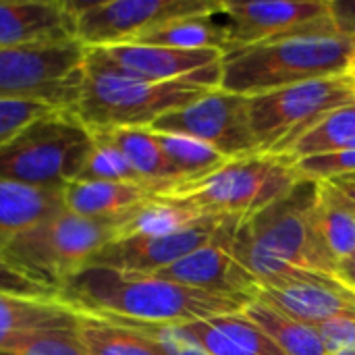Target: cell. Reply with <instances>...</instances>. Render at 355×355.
I'll list each match as a JSON object with an SVG mask.
<instances>
[{
	"label": "cell",
	"mask_w": 355,
	"mask_h": 355,
	"mask_svg": "<svg viewBox=\"0 0 355 355\" xmlns=\"http://www.w3.org/2000/svg\"><path fill=\"white\" fill-rule=\"evenodd\" d=\"M60 302L81 316L187 324L237 314L252 300L198 291L158 275L85 266L60 287Z\"/></svg>",
	"instance_id": "obj_1"
},
{
	"label": "cell",
	"mask_w": 355,
	"mask_h": 355,
	"mask_svg": "<svg viewBox=\"0 0 355 355\" xmlns=\"http://www.w3.org/2000/svg\"><path fill=\"white\" fill-rule=\"evenodd\" d=\"M220 64L193 77L156 83L129 77L87 50L77 96L69 110L92 133L150 127L162 114L220 87Z\"/></svg>",
	"instance_id": "obj_2"
},
{
	"label": "cell",
	"mask_w": 355,
	"mask_h": 355,
	"mask_svg": "<svg viewBox=\"0 0 355 355\" xmlns=\"http://www.w3.org/2000/svg\"><path fill=\"white\" fill-rule=\"evenodd\" d=\"M355 37L333 33L289 35L227 52L220 64V89L258 96L279 87L352 73Z\"/></svg>",
	"instance_id": "obj_3"
},
{
	"label": "cell",
	"mask_w": 355,
	"mask_h": 355,
	"mask_svg": "<svg viewBox=\"0 0 355 355\" xmlns=\"http://www.w3.org/2000/svg\"><path fill=\"white\" fill-rule=\"evenodd\" d=\"M92 148V131L69 108L52 110L0 146V179L64 189L79 179Z\"/></svg>",
	"instance_id": "obj_4"
},
{
	"label": "cell",
	"mask_w": 355,
	"mask_h": 355,
	"mask_svg": "<svg viewBox=\"0 0 355 355\" xmlns=\"http://www.w3.org/2000/svg\"><path fill=\"white\" fill-rule=\"evenodd\" d=\"M302 177L293 162L275 154H254L229 160L218 171L181 183L154 198L191 206L208 216L245 220L289 193Z\"/></svg>",
	"instance_id": "obj_5"
},
{
	"label": "cell",
	"mask_w": 355,
	"mask_h": 355,
	"mask_svg": "<svg viewBox=\"0 0 355 355\" xmlns=\"http://www.w3.org/2000/svg\"><path fill=\"white\" fill-rule=\"evenodd\" d=\"M116 227L119 220H92L62 208L12 239L0 256L60 293L73 275L116 239Z\"/></svg>",
	"instance_id": "obj_6"
},
{
	"label": "cell",
	"mask_w": 355,
	"mask_h": 355,
	"mask_svg": "<svg viewBox=\"0 0 355 355\" xmlns=\"http://www.w3.org/2000/svg\"><path fill=\"white\" fill-rule=\"evenodd\" d=\"M355 102L352 73L304 81L248 98L250 129L262 154L281 156L324 116Z\"/></svg>",
	"instance_id": "obj_7"
},
{
	"label": "cell",
	"mask_w": 355,
	"mask_h": 355,
	"mask_svg": "<svg viewBox=\"0 0 355 355\" xmlns=\"http://www.w3.org/2000/svg\"><path fill=\"white\" fill-rule=\"evenodd\" d=\"M85 56L87 48L77 40L0 48V100H44L69 108Z\"/></svg>",
	"instance_id": "obj_8"
},
{
	"label": "cell",
	"mask_w": 355,
	"mask_h": 355,
	"mask_svg": "<svg viewBox=\"0 0 355 355\" xmlns=\"http://www.w3.org/2000/svg\"><path fill=\"white\" fill-rule=\"evenodd\" d=\"M318 181L302 179L289 193L243 220L252 239L266 252L314 272L337 277V262L320 241L312 208Z\"/></svg>",
	"instance_id": "obj_9"
},
{
	"label": "cell",
	"mask_w": 355,
	"mask_h": 355,
	"mask_svg": "<svg viewBox=\"0 0 355 355\" xmlns=\"http://www.w3.org/2000/svg\"><path fill=\"white\" fill-rule=\"evenodd\" d=\"M220 0H98L71 2L75 37L87 48L127 44L139 33L173 19L216 10Z\"/></svg>",
	"instance_id": "obj_10"
},
{
	"label": "cell",
	"mask_w": 355,
	"mask_h": 355,
	"mask_svg": "<svg viewBox=\"0 0 355 355\" xmlns=\"http://www.w3.org/2000/svg\"><path fill=\"white\" fill-rule=\"evenodd\" d=\"M216 23L227 35V52L302 33H333L329 0H220Z\"/></svg>",
	"instance_id": "obj_11"
},
{
	"label": "cell",
	"mask_w": 355,
	"mask_h": 355,
	"mask_svg": "<svg viewBox=\"0 0 355 355\" xmlns=\"http://www.w3.org/2000/svg\"><path fill=\"white\" fill-rule=\"evenodd\" d=\"M150 129L200 139L229 160L262 154L250 129L248 96L231 94L220 87L183 108L162 114Z\"/></svg>",
	"instance_id": "obj_12"
},
{
	"label": "cell",
	"mask_w": 355,
	"mask_h": 355,
	"mask_svg": "<svg viewBox=\"0 0 355 355\" xmlns=\"http://www.w3.org/2000/svg\"><path fill=\"white\" fill-rule=\"evenodd\" d=\"M239 223V218H225L206 245L156 275L198 291L254 300L258 283L233 254V237Z\"/></svg>",
	"instance_id": "obj_13"
},
{
	"label": "cell",
	"mask_w": 355,
	"mask_h": 355,
	"mask_svg": "<svg viewBox=\"0 0 355 355\" xmlns=\"http://www.w3.org/2000/svg\"><path fill=\"white\" fill-rule=\"evenodd\" d=\"M225 216H206L198 225L183 229L173 235L162 237H125L114 239L104 245L87 266H104L129 272H146L156 275L181 258L193 254L202 245H206L218 227L223 225Z\"/></svg>",
	"instance_id": "obj_14"
},
{
	"label": "cell",
	"mask_w": 355,
	"mask_h": 355,
	"mask_svg": "<svg viewBox=\"0 0 355 355\" xmlns=\"http://www.w3.org/2000/svg\"><path fill=\"white\" fill-rule=\"evenodd\" d=\"M112 69L144 81H177L218 67L225 52L216 48L206 50H179L148 44H116L89 50Z\"/></svg>",
	"instance_id": "obj_15"
},
{
	"label": "cell",
	"mask_w": 355,
	"mask_h": 355,
	"mask_svg": "<svg viewBox=\"0 0 355 355\" xmlns=\"http://www.w3.org/2000/svg\"><path fill=\"white\" fill-rule=\"evenodd\" d=\"M254 300H262L310 327H320L337 318H355V291L339 279L324 283H277L258 285Z\"/></svg>",
	"instance_id": "obj_16"
},
{
	"label": "cell",
	"mask_w": 355,
	"mask_h": 355,
	"mask_svg": "<svg viewBox=\"0 0 355 355\" xmlns=\"http://www.w3.org/2000/svg\"><path fill=\"white\" fill-rule=\"evenodd\" d=\"M75 37V15L64 0H0V48Z\"/></svg>",
	"instance_id": "obj_17"
},
{
	"label": "cell",
	"mask_w": 355,
	"mask_h": 355,
	"mask_svg": "<svg viewBox=\"0 0 355 355\" xmlns=\"http://www.w3.org/2000/svg\"><path fill=\"white\" fill-rule=\"evenodd\" d=\"M154 196L156 191L150 185L112 181H73L62 189L64 208L92 220H121Z\"/></svg>",
	"instance_id": "obj_18"
},
{
	"label": "cell",
	"mask_w": 355,
	"mask_h": 355,
	"mask_svg": "<svg viewBox=\"0 0 355 355\" xmlns=\"http://www.w3.org/2000/svg\"><path fill=\"white\" fill-rule=\"evenodd\" d=\"M210 355H287L243 312L183 324Z\"/></svg>",
	"instance_id": "obj_19"
},
{
	"label": "cell",
	"mask_w": 355,
	"mask_h": 355,
	"mask_svg": "<svg viewBox=\"0 0 355 355\" xmlns=\"http://www.w3.org/2000/svg\"><path fill=\"white\" fill-rule=\"evenodd\" d=\"M62 208V189H44L0 179V252L21 233Z\"/></svg>",
	"instance_id": "obj_20"
},
{
	"label": "cell",
	"mask_w": 355,
	"mask_h": 355,
	"mask_svg": "<svg viewBox=\"0 0 355 355\" xmlns=\"http://www.w3.org/2000/svg\"><path fill=\"white\" fill-rule=\"evenodd\" d=\"M94 135H100L106 141H110L125 156V160L139 175V179L154 187L156 196L181 185V179L168 164L150 127L110 129V131H98Z\"/></svg>",
	"instance_id": "obj_21"
},
{
	"label": "cell",
	"mask_w": 355,
	"mask_h": 355,
	"mask_svg": "<svg viewBox=\"0 0 355 355\" xmlns=\"http://www.w3.org/2000/svg\"><path fill=\"white\" fill-rule=\"evenodd\" d=\"M79 318L60 300H27L0 293V347L35 331L77 329Z\"/></svg>",
	"instance_id": "obj_22"
},
{
	"label": "cell",
	"mask_w": 355,
	"mask_h": 355,
	"mask_svg": "<svg viewBox=\"0 0 355 355\" xmlns=\"http://www.w3.org/2000/svg\"><path fill=\"white\" fill-rule=\"evenodd\" d=\"M312 220L320 241L333 260L343 262L355 254V214L343 202L341 193L331 181H318Z\"/></svg>",
	"instance_id": "obj_23"
},
{
	"label": "cell",
	"mask_w": 355,
	"mask_h": 355,
	"mask_svg": "<svg viewBox=\"0 0 355 355\" xmlns=\"http://www.w3.org/2000/svg\"><path fill=\"white\" fill-rule=\"evenodd\" d=\"M208 214H202L200 210L164 200V198H152L133 210H129L116 227V239L125 237H162L173 235L183 229H189L204 220Z\"/></svg>",
	"instance_id": "obj_24"
},
{
	"label": "cell",
	"mask_w": 355,
	"mask_h": 355,
	"mask_svg": "<svg viewBox=\"0 0 355 355\" xmlns=\"http://www.w3.org/2000/svg\"><path fill=\"white\" fill-rule=\"evenodd\" d=\"M127 44H148V46H166L179 50H206L216 48L227 54V35L214 19L212 12L181 17L156 25Z\"/></svg>",
	"instance_id": "obj_25"
},
{
	"label": "cell",
	"mask_w": 355,
	"mask_h": 355,
	"mask_svg": "<svg viewBox=\"0 0 355 355\" xmlns=\"http://www.w3.org/2000/svg\"><path fill=\"white\" fill-rule=\"evenodd\" d=\"M241 312L287 355H327L324 341L316 327L293 320L262 300H252Z\"/></svg>",
	"instance_id": "obj_26"
},
{
	"label": "cell",
	"mask_w": 355,
	"mask_h": 355,
	"mask_svg": "<svg viewBox=\"0 0 355 355\" xmlns=\"http://www.w3.org/2000/svg\"><path fill=\"white\" fill-rule=\"evenodd\" d=\"M79 337L85 355H164L150 337L116 320L81 316Z\"/></svg>",
	"instance_id": "obj_27"
},
{
	"label": "cell",
	"mask_w": 355,
	"mask_h": 355,
	"mask_svg": "<svg viewBox=\"0 0 355 355\" xmlns=\"http://www.w3.org/2000/svg\"><path fill=\"white\" fill-rule=\"evenodd\" d=\"M345 150H355V102L324 116L316 127L295 139L281 156L289 162H297L302 158Z\"/></svg>",
	"instance_id": "obj_28"
},
{
	"label": "cell",
	"mask_w": 355,
	"mask_h": 355,
	"mask_svg": "<svg viewBox=\"0 0 355 355\" xmlns=\"http://www.w3.org/2000/svg\"><path fill=\"white\" fill-rule=\"evenodd\" d=\"M154 135L168 164L181 179V183L198 181L229 162L227 156H223L218 150H214L212 146L200 139L177 135V133H160V131H154Z\"/></svg>",
	"instance_id": "obj_29"
},
{
	"label": "cell",
	"mask_w": 355,
	"mask_h": 355,
	"mask_svg": "<svg viewBox=\"0 0 355 355\" xmlns=\"http://www.w3.org/2000/svg\"><path fill=\"white\" fill-rule=\"evenodd\" d=\"M0 355H85V349L77 327L23 335L0 347Z\"/></svg>",
	"instance_id": "obj_30"
},
{
	"label": "cell",
	"mask_w": 355,
	"mask_h": 355,
	"mask_svg": "<svg viewBox=\"0 0 355 355\" xmlns=\"http://www.w3.org/2000/svg\"><path fill=\"white\" fill-rule=\"evenodd\" d=\"M77 181H112V183H141V185H148L131 168V164L125 160V156L110 141H106L100 135H94V148H92L89 158H87V162H85V166H83Z\"/></svg>",
	"instance_id": "obj_31"
},
{
	"label": "cell",
	"mask_w": 355,
	"mask_h": 355,
	"mask_svg": "<svg viewBox=\"0 0 355 355\" xmlns=\"http://www.w3.org/2000/svg\"><path fill=\"white\" fill-rule=\"evenodd\" d=\"M116 322L129 324L135 331L150 337L164 355H210L187 333L183 324H152V322H137V320H116Z\"/></svg>",
	"instance_id": "obj_32"
},
{
	"label": "cell",
	"mask_w": 355,
	"mask_h": 355,
	"mask_svg": "<svg viewBox=\"0 0 355 355\" xmlns=\"http://www.w3.org/2000/svg\"><path fill=\"white\" fill-rule=\"evenodd\" d=\"M58 108L62 106L44 100H19V98L0 100V146H4L10 137H15L23 127H27L35 119Z\"/></svg>",
	"instance_id": "obj_33"
},
{
	"label": "cell",
	"mask_w": 355,
	"mask_h": 355,
	"mask_svg": "<svg viewBox=\"0 0 355 355\" xmlns=\"http://www.w3.org/2000/svg\"><path fill=\"white\" fill-rule=\"evenodd\" d=\"M293 166L302 179H310V181H331L339 177H354L355 150L302 158L293 162Z\"/></svg>",
	"instance_id": "obj_34"
},
{
	"label": "cell",
	"mask_w": 355,
	"mask_h": 355,
	"mask_svg": "<svg viewBox=\"0 0 355 355\" xmlns=\"http://www.w3.org/2000/svg\"><path fill=\"white\" fill-rule=\"evenodd\" d=\"M0 293L10 297H27V300H60V293L56 289L31 279L29 275L6 262L2 256H0Z\"/></svg>",
	"instance_id": "obj_35"
},
{
	"label": "cell",
	"mask_w": 355,
	"mask_h": 355,
	"mask_svg": "<svg viewBox=\"0 0 355 355\" xmlns=\"http://www.w3.org/2000/svg\"><path fill=\"white\" fill-rule=\"evenodd\" d=\"M335 31L355 37V0H329Z\"/></svg>",
	"instance_id": "obj_36"
},
{
	"label": "cell",
	"mask_w": 355,
	"mask_h": 355,
	"mask_svg": "<svg viewBox=\"0 0 355 355\" xmlns=\"http://www.w3.org/2000/svg\"><path fill=\"white\" fill-rule=\"evenodd\" d=\"M337 279L343 285H347L352 291H355V254L349 256L347 260L339 262V266H337Z\"/></svg>",
	"instance_id": "obj_37"
},
{
	"label": "cell",
	"mask_w": 355,
	"mask_h": 355,
	"mask_svg": "<svg viewBox=\"0 0 355 355\" xmlns=\"http://www.w3.org/2000/svg\"><path fill=\"white\" fill-rule=\"evenodd\" d=\"M331 183L337 187L343 202L354 210L355 214V179H331Z\"/></svg>",
	"instance_id": "obj_38"
},
{
	"label": "cell",
	"mask_w": 355,
	"mask_h": 355,
	"mask_svg": "<svg viewBox=\"0 0 355 355\" xmlns=\"http://www.w3.org/2000/svg\"><path fill=\"white\" fill-rule=\"evenodd\" d=\"M352 75L355 77V62H354V67H352Z\"/></svg>",
	"instance_id": "obj_39"
},
{
	"label": "cell",
	"mask_w": 355,
	"mask_h": 355,
	"mask_svg": "<svg viewBox=\"0 0 355 355\" xmlns=\"http://www.w3.org/2000/svg\"><path fill=\"white\" fill-rule=\"evenodd\" d=\"M339 179H355V175L354 177H339Z\"/></svg>",
	"instance_id": "obj_40"
}]
</instances>
